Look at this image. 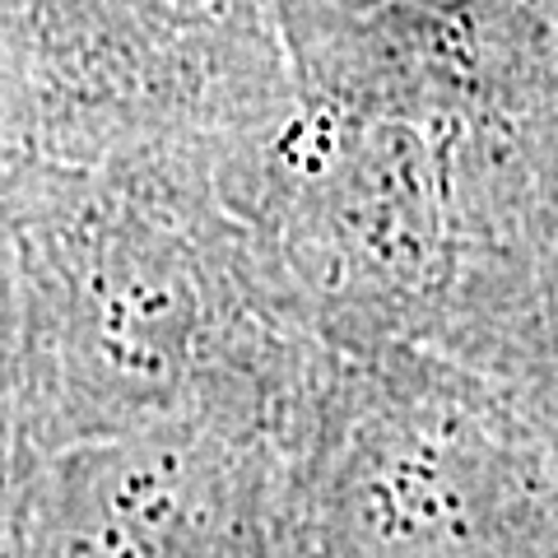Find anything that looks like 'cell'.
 Returning <instances> with one entry per match:
<instances>
[{
  "mask_svg": "<svg viewBox=\"0 0 558 558\" xmlns=\"http://www.w3.org/2000/svg\"><path fill=\"white\" fill-rule=\"evenodd\" d=\"M20 558H252L247 480L205 414L33 451Z\"/></svg>",
  "mask_w": 558,
  "mask_h": 558,
  "instance_id": "cell-1",
  "label": "cell"
},
{
  "mask_svg": "<svg viewBox=\"0 0 558 558\" xmlns=\"http://www.w3.org/2000/svg\"><path fill=\"white\" fill-rule=\"evenodd\" d=\"M488 433L447 400H387L354 418L317 488L326 558H488L502 531Z\"/></svg>",
  "mask_w": 558,
  "mask_h": 558,
  "instance_id": "cell-2",
  "label": "cell"
},
{
  "mask_svg": "<svg viewBox=\"0 0 558 558\" xmlns=\"http://www.w3.org/2000/svg\"><path fill=\"white\" fill-rule=\"evenodd\" d=\"M33 457L20 396V349L5 330V293H0V558H20V484Z\"/></svg>",
  "mask_w": 558,
  "mask_h": 558,
  "instance_id": "cell-3",
  "label": "cell"
}]
</instances>
